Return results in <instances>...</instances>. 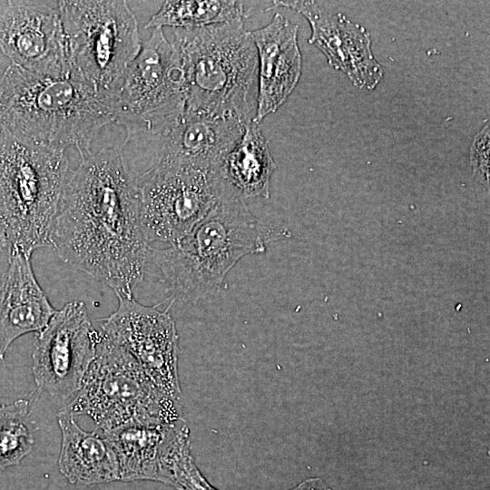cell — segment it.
Here are the masks:
<instances>
[{"instance_id": "1", "label": "cell", "mask_w": 490, "mask_h": 490, "mask_svg": "<svg viewBox=\"0 0 490 490\" xmlns=\"http://www.w3.org/2000/svg\"><path fill=\"white\" fill-rule=\"evenodd\" d=\"M51 245L61 260L105 283L118 299L133 297L152 247L140 224L138 189L120 148L88 154L69 172Z\"/></svg>"}, {"instance_id": "2", "label": "cell", "mask_w": 490, "mask_h": 490, "mask_svg": "<svg viewBox=\"0 0 490 490\" xmlns=\"http://www.w3.org/2000/svg\"><path fill=\"white\" fill-rule=\"evenodd\" d=\"M112 122L113 99L72 76L40 75L11 64L0 79V127L24 143L74 147L83 158Z\"/></svg>"}, {"instance_id": "3", "label": "cell", "mask_w": 490, "mask_h": 490, "mask_svg": "<svg viewBox=\"0 0 490 490\" xmlns=\"http://www.w3.org/2000/svg\"><path fill=\"white\" fill-rule=\"evenodd\" d=\"M289 235L257 219L244 200L227 196L179 241L151 250L150 261L169 285L172 297L196 302L219 291L243 257L265 252L270 242Z\"/></svg>"}, {"instance_id": "4", "label": "cell", "mask_w": 490, "mask_h": 490, "mask_svg": "<svg viewBox=\"0 0 490 490\" xmlns=\"http://www.w3.org/2000/svg\"><path fill=\"white\" fill-rule=\"evenodd\" d=\"M186 78L185 111L249 124L258 103V55L243 21L174 29Z\"/></svg>"}, {"instance_id": "5", "label": "cell", "mask_w": 490, "mask_h": 490, "mask_svg": "<svg viewBox=\"0 0 490 490\" xmlns=\"http://www.w3.org/2000/svg\"><path fill=\"white\" fill-rule=\"evenodd\" d=\"M65 151L30 145L0 127V220L9 250L31 257L51 245L69 174Z\"/></svg>"}, {"instance_id": "6", "label": "cell", "mask_w": 490, "mask_h": 490, "mask_svg": "<svg viewBox=\"0 0 490 490\" xmlns=\"http://www.w3.org/2000/svg\"><path fill=\"white\" fill-rule=\"evenodd\" d=\"M60 412L88 416L102 432L181 418L179 401L160 390L132 356L102 331L81 388Z\"/></svg>"}, {"instance_id": "7", "label": "cell", "mask_w": 490, "mask_h": 490, "mask_svg": "<svg viewBox=\"0 0 490 490\" xmlns=\"http://www.w3.org/2000/svg\"><path fill=\"white\" fill-rule=\"evenodd\" d=\"M71 76L113 99L142 47L137 19L122 0L59 1Z\"/></svg>"}, {"instance_id": "8", "label": "cell", "mask_w": 490, "mask_h": 490, "mask_svg": "<svg viewBox=\"0 0 490 490\" xmlns=\"http://www.w3.org/2000/svg\"><path fill=\"white\" fill-rule=\"evenodd\" d=\"M146 241L175 243L227 196L238 197L220 170L157 166L134 179Z\"/></svg>"}, {"instance_id": "9", "label": "cell", "mask_w": 490, "mask_h": 490, "mask_svg": "<svg viewBox=\"0 0 490 490\" xmlns=\"http://www.w3.org/2000/svg\"><path fill=\"white\" fill-rule=\"evenodd\" d=\"M246 125L231 117L185 111L155 128L127 132L120 151L133 180L157 166L220 170Z\"/></svg>"}, {"instance_id": "10", "label": "cell", "mask_w": 490, "mask_h": 490, "mask_svg": "<svg viewBox=\"0 0 490 490\" xmlns=\"http://www.w3.org/2000/svg\"><path fill=\"white\" fill-rule=\"evenodd\" d=\"M185 108L181 54L162 29H153L113 94L114 122L126 132L143 131L180 117Z\"/></svg>"}, {"instance_id": "11", "label": "cell", "mask_w": 490, "mask_h": 490, "mask_svg": "<svg viewBox=\"0 0 490 490\" xmlns=\"http://www.w3.org/2000/svg\"><path fill=\"white\" fill-rule=\"evenodd\" d=\"M99 338L83 302L71 301L56 310L34 337L32 368L38 390L60 398L77 393Z\"/></svg>"}, {"instance_id": "12", "label": "cell", "mask_w": 490, "mask_h": 490, "mask_svg": "<svg viewBox=\"0 0 490 490\" xmlns=\"http://www.w3.org/2000/svg\"><path fill=\"white\" fill-rule=\"evenodd\" d=\"M118 307L103 318L102 332L124 348L163 393L180 401L179 336L168 310L119 298Z\"/></svg>"}, {"instance_id": "13", "label": "cell", "mask_w": 490, "mask_h": 490, "mask_svg": "<svg viewBox=\"0 0 490 490\" xmlns=\"http://www.w3.org/2000/svg\"><path fill=\"white\" fill-rule=\"evenodd\" d=\"M0 50L31 73L71 76L59 1H10L2 6Z\"/></svg>"}, {"instance_id": "14", "label": "cell", "mask_w": 490, "mask_h": 490, "mask_svg": "<svg viewBox=\"0 0 490 490\" xmlns=\"http://www.w3.org/2000/svg\"><path fill=\"white\" fill-rule=\"evenodd\" d=\"M273 6L293 9L309 22V43L320 50L334 69L347 74L359 89L373 90L383 70L371 50L368 32L341 13H332L318 1H273Z\"/></svg>"}, {"instance_id": "15", "label": "cell", "mask_w": 490, "mask_h": 490, "mask_svg": "<svg viewBox=\"0 0 490 490\" xmlns=\"http://www.w3.org/2000/svg\"><path fill=\"white\" fill-rule=\"evenodd\" d=\"M102 433L116 454L122 481L152 480L172 486L176 463L191 451L190 430L182 417Z\"/></svg>"}, {"instance_id": "16", "label": "cell", "mask_w": 490, "mask_h": 490, "mask_svg": "<svg viewBox=\"0 0 490 490\" xmlns=\"http://www.w3.org/2000/svg\"><path fill=\"white\" fill-rule=\"evenodd\" d=\"M299 26L276 13L265 26L250 31L258 55V103L253 123L275 113L296 87L302 70Z\"/></svg>"}, {"instance_id": "17", "label": "cell", "mask_w": 490, "mask_h": 490, "mask_svg": "<svg viewBox=\"0 0 490 490\" xmlns=\"http://www.w3.org/2000/svg\"><path fill=\"white\" fill-rule=\"evenodd\" d=\"M8 254L0 283V359L16 338L41 331L56 312L34 274L30 257L17 250Z\"/></svg>"}, {"instance_id": "18", "label": "cell", "mask_w": 490, "mask_h": 490, "mask_svg": "<svg viewBox=\"0 0 490 490\" xmlns=\"http://www.w3.org/2000/svg\"><path fill=\"white\" fill-rule=\"evenodd\" d=\"M62 434L58 466L73 485H93L120 480L116 454L102 432L82 429L74 416L59 412Z\"/></svg>"}, {"instance_id": "19", "label": "cell", "mask_w": 490, "mask_h": 490, "mask_svg": "<svg viewBox=\"0 0 490 490\" xmlns=\"http://www.w3.org/2000/svg\"><path fill=\"white\" fill-rule=\"evenodd\" d=\"M277 166L269 141L257 124L251 122L225 156L220 172L240 199L270 198V180Z\"/></svg>"}, {"instance_id": "20", "label": "cell", "mask_w": 490, "mask_h": 490, "mask_svg": "<svg viewBox=\"0 0 490 490\" xmlns=\"http://www.w3.org/2000/svg\"><path fill=\"white\" fill-rule=\"evenodd\" d=\"M251 9L243 1H164L145 28L194 29L242 20Z\"/></svg>"}, {"instance_id": "21", "label": "cell", "mask_w": 490, "mask_h": 490, "mask_svg": "<svg viewBox=\"0 0 490 490\" xmlns=\"http://www.w3.org/2000/svg\"><path fill=\"white\" fill-rule=\"evenodd\" d=\"M29 401L0 405V470L18 465L32 450L38 430Z\"/></svg>"}, {"instance_id": "22", "label": "cell", "mask_w": 490, "mask_h": 490, "mask_svg": "<svg viewBox=\"0 0 490 490\" xmlns=\"http://www.w3.org/2000/svg\"><path fill=\"white\" fill-rule=\"evenodd\" d=\"M471 165L480 182L488 185L489 178V124L479 132L471 145Z\"/></svg>"}, {"instance_id": "23", "label": "cell", "mask_w": 490, "mask_h": 490, "mask_svg": "<svg viewBox=\"0 0 490 490\" xmlns=\"http://www.w3.org/2000/svg\"><path fill=\"white\" fill-rule=\"evenodd\" d=\"M175 479L178 490H218L201 474L192 456L182 465Z\"/></svg>"}, {"instance_id": "24", "label": "cell", "mask_w": 490, "mask_h": 490, "mask_svg": "<svg viewBox=\"0 0 490 490\" xmlns=\"http://www.w3.org/2000/svg\"><path fill=\"white\" fill-rule=\"evenodd\" d=\"M289 490H332L321 478H308Z\"/></svg>"}, {"instance_id": "25", "label": "cell", "mask_w": 490, "mask_h": 490, "mask_svg": "<svg viewBox=\"0 0 490 490\" xmlns=\"http://www.w3.org/2000/svg\"><path fill=\"white\" fill-rule=\"evenodd\" d=\"M9 250V241L3 222L0 220V252Z\"/></svg>"}]
</instances>
